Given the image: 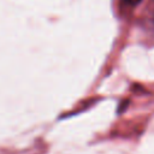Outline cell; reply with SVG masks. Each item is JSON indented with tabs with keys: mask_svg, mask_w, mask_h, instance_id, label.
Masks as SVG:
<instances>
[{
	"mask_svg": "<svg viewBox=\"0 0 154 154\" xmlns=\"http://www.w3.org/2000/svg\"><path fill=\"white\" fill-rule=\"evenodd\" d=\"M129 6H136V5H138L142 0H124Z\"/></svg>",
	"mask_w": 154,
	"mask_h": 154,
	"instance_id": "1",
	"label": "cell"
}]
</instances>
